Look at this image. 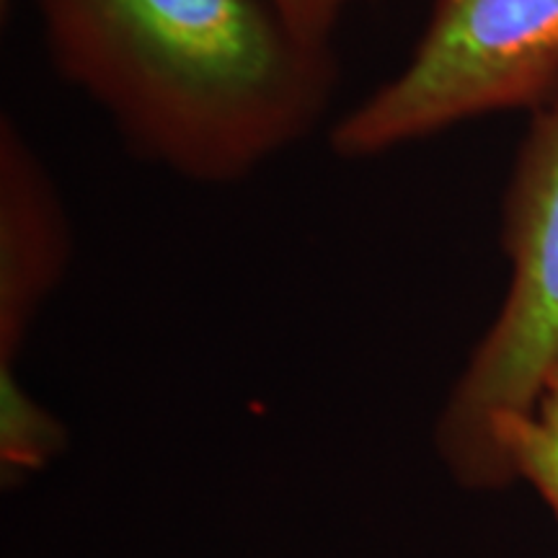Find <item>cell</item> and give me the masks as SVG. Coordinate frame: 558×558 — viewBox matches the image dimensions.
Returning <instances> with one entry per match:
<instances>
[{"instance_id": "6da1fadb", "label": "cell", "mask_w": 558, "mask_h": 558, "mask_svg": "<svg viewBox=\"0 0 558 558\" xmlns=\"http://www.w3.org/2000/svg\"><path fill=\"white\" fill-rule=\"evenodd\" d=\"M62 78L140 156L233 184L305 140L339 62L271 0H34Z\"/></svg>"}, {"instance_id": "7a4b0ae2", "label": "cell", "mask_w": 558, "mask_h": 558, "mask_svg": "<svg viewBox=\"0 0 558 558\" xmlns=\"http://www.w3.org/2000/svg\"><path fill=\"white\" fill-rule=\"evenodd\" d=\"M533 114L501 205L507 295L435 424L439 460L471 492L509 486L494 422L533 407L558 369V90Z\"/></svg>"}, {"instance_id": "3957f363", "label": "cell", "mask_w": 558, "mask_h": 558, "mask_svg": "<svg viewBox=\"0 0 558 558\" xmlns=\"http://www.w3.org/2000/svg\"><path fill=\"white\" fill-rule=\"evenodd\" d=\"M558 90V0H435L393 78L331 130L341 158H375Z\"/></svg>"}, {"instance_id": "277c9868", "label": "cell", "mask_w": 558, "mask_h": 558, "mask_svg": "<svg viewBox=\"0 0 558 558\" xmlns=\"http://www.w3.org/2000/svg\"><path fill=\"white\" fill-rule=\"evenodd\" d=\"M70 222L45 160L11 117L0 122V380L70 264Z\"/></svg>"}, {"instance_id": "5b68a950", "label": "cell", "mask_w": 558, "mask_h": 558, "mask_svg": "<svg viewBox=\"0 0 558 558\" xmlns=\"http://www.w3.org/2000/svg\"><path fill=\"white\" fill-rule=\"evenodd\" d=\"M492 442L509 484L533 486L558 522V369L533 407L494 422Z\"/></svg>"}, {"instance_id": "8992f818", "label": "cell", "mask_w": 558, "mask_h": 558, "mask_svg": "<svg viewBox=\"0 0 558 558\" xmlns=\"http://www.w3.org/2000/svg\"><path fill=\"white\" fill-rule=\"evenodd\" d=\"M65 445L68 432L58 416L19 380H0V476L5 486L50 465Z\"/></svg>"}, {"instance_id": "52a82bcc", "label": "cell", "mask_w": 558, "mask_h": 558, "mask_svg": "<svg viewBox=\"0 0 558 558\" xmlns=\"http://www.w3.org/2000/svg\"><path fill=\"white\" fill-rule=\"evenodd\" d=\"M298 29L318 39H329L337 32L341 19L357 9L365 0H271Z\"/></svg>"}]
</instances>
